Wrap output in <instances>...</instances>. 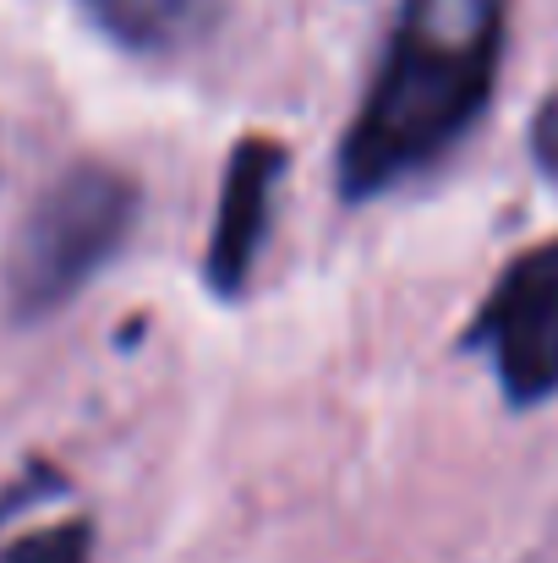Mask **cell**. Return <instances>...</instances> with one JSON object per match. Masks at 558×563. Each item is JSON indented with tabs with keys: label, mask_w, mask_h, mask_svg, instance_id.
Segmentation results:
<instances>
[{
	"label": "cell",
	"mask_w": 558,
	"mask_h": 563,
	"mask_svg": "<svg viewBox=\"0 0 558 563\" xmlns=\"http://www.w3.org/2000/svg\"><path fill=\"white\" fill-rule=\"evenodd\" d=\"M94 548V531L66 520V526H50V531H28L17 542L0 548V563H88Z\"/></svg>",
	"instance_id": "cell-6"
},
{
	"label": "cell",
	"mask_w": 558,
	"mask_h": 563,
	"mask_svg": "<svg viewBox=\"0 0 558 563\" xmlns=\"http://www.w3.org/2000/svg\"><path fill=\"white\" fill-rule=\"evenodd\" d=\"M83 5L116 44H132V49L176 44L192 27V16L203 11V0H83Z\"/></svg>",
	"instance_id": "cell-5"
},
{
	"label": "cell",
	"mask_w": 558,
	"mask_h": 563,
	"mask_svg": "<svg viewBox=\"0 0 558 563\" xmlns=\"http://www.w3.org/2000/svg\"><path fill=\"white\" fill-rule=\"evenodd\" d=\"M471 345L493 356L515 405H537L558 388V241L532 246L504 268L471 323Z\"/></svg>",
	"instance_id": "cell-3"
},
{
	"label": "cell",
	"mask_w": 558,
	"mask_h": 563,
	"mask_svg": "<svg viewBox=\"0 0 558 563\" xmlns=\"http://www.w3.org/2000/svg\"><path fill=\"white\" fill-rule=\"evenodd\" d=\"M532 154H537V165L558 181V93L537 110V121H532Z\"/></svg>",
	"instance_id": "cell-7"
},
{
	"label": "cell",
	"mask_w": 558,
	"mask_h": 563,
	"mask_svg": "<svg viewBox=\"0 0 558 563\" xmlns=\"http://www.w3.org/2000/svg\"><path fill=\"white\" fill-rule=\"evenodd\" d=\"M499 44V0H405L383 71L340 148L346 197H378L449 154L493 93Z\"/></svg>",
	"instance_id": "cell-1"
},
{
	"label": "cell",
	"mask_w": 558,
	"mask_h": 563,
	"mask_svg": "<svg viewBox=\"0 0 558 563\" xmlns=\"http://www.w3.org/2000/svg\"><path fill=\"white\" fill-rule=\"evenodd\" d=\"M285 176V148L274 137H241L225 170L219 191V213H214V235H208V257L203 274L219 296H241L263 241H269V219H274V197Z\"/></svg>",
	"instance_id": "cell-4"
},
{
	"label": "cell",
	"mask_w": 558,
	"mask_h": 563,
	"mask_svg": "<svg viewBox=\"0 0 558 563\" xmlns=\"http://www.w3.org/2000/svg\"><path fill=\"white\" fill-rule=\"evenodd\" d=\"M138 187L110 165H72L44 191L6 252V301L17 318H50L66 307L132 235Z\"/></svg>",
	"instance_id": "cell-2"
}]
</instances>
